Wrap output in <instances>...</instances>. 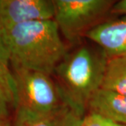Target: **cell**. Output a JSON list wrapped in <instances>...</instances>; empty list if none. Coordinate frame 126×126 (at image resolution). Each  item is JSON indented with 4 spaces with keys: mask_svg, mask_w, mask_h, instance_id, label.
<instances>
[{
    "mask_svg": "<svg viewBox=\"0 0 126 126\" xmlns=\"http://www.w3.org/2000/svg\"><path fill=\"white\" fill-rule=\"evenodd\" d=\"M4 44L11 67L51 75L67 54L54 20L15 25L4 30Z\"/></svg>",
    "mask_w": 126,
    "mask_h": 126,
    "instance_id": "obj_1",
    "label": "cell"
},
{
    "mask_svg": "<svg viewBox=\"0 0 126 126\" xmlns=\"http://www.w3.org/2000/svg\"><path fill=\"white\" fill-rule=\"evenodd\" d=\"M107 60L102 49L83 46L66 55L55 70L68 101L83 113L91 97L102 88Z\"/></svg>",
    "mask_w": 126,
    "mask_h": 126,
    "instance_id": "obj_2",
    "label": "cell"
},
{
    "mask_svg": "<svg viewBox=\"0 0 126 126\" xmlns=\"http://www.w3.org/2000/svg\"><path fill=\"white\" fill-rule=\"evenodd\" d=\"M12 69L18 90V107L44 114L64 105H71L58 83L52 79L51 75L18 67H12Z\"/></svg>",
    "mask_w": 126,
    "mask_h": 126,
    "instance_id": "obj_3",
    "label": "cell"
},
{
    "mask_svg": "<svg viewBox=\"0 0 126 126\" xmlns=\"http://www.w3.org/2000/svg\"><path fill=\"white\" fill-rule=\"evenodd\" d=\"M54 20L60 32L74 41L96 26L97 21L111 11L113 1L109 0H54Z\"/></svg>",
    "mask_w": 126,
    "mask_h": 126,
    "instance_id": "obj_4",
    "label": "cell"
},
{
    "mask_svg": "<svg viewBox=\"0 0 126 126\" xmlns=\"http://www.w3.org/2000/svg\"><path fill=\"white\" fill-rule=\"evenodd\" d=\"M0 14L4 30L20 23L54 20L53 0H0Z\"/></svg>",
    "mask_w": 126,
    "mask_h": 126,
    "instance_id": "obj_5",
    "label": "cell"
},
{
    "mask_svg": "<svg viewBox=\"0 0 126 126\" xmlns=\"http://www.w3.org/2000/svg\"><path fill=\"white\" fill-rule=\"evenodd\" d=\"M85 35L99 46L108 59L126 58V16L99 23Z\"/></svg>",
    "mask_w": 126,
    "mask_h": 126,
    "instance_id": "obj_6",
    "label": "cell"
},
{
    "mask_svg": "<svg viewBox=\"0 0 126 126\" xmlns=\"http://www.w3.org/2000/svg\"><path fill=\"white\" fill-rule=\"evenodd\" d=\"M83 114L70 104L44 114L34 113L18 107L14 126H80Z\"/></svg>",
    "mask_w": 126,
    "mask_h": 126,
    "instance_id": "obj_7",
    "label": "cell"
},
{
    "mask_svg": "<svg viewBox=\"0 0 126 126\" xmlns=\"http://www.w3.org/2000/svg\"><path fill=\"white\" fill-rule=\"evenodd\" d=\"M90 112L126 126V96L100 88L91 97L88 107Z\"/></svg>",
    "mask_w": 126,
    "mask_h": 126,
    "instance_id": "obj_8",
    "label": "cell"
},
{
    "mask_svg": "<svg viewBox=\"0 0 126 126\" xmlns=\"http://www.w3.org/2000/svg\"><path fill=\"white\" fill-rule=\"evenodd\" d=\"M8 55L0 49V121L9 119L11 108L16 109L18 95Z\"/></svg>",
    "mask_w": 126,
    "mask_h": 126,
    "instance_id": "obj_9",
    "label": "cell"
},
{
    "mask_svg": "<svg viewBox=\"0 0 126 126\" xmlns=\"http://www.w3.org/2000/svg\"><path fill=\"white\" fill-rule=\"evenodd\" d=\"M101 88L126 96V58L108 59Z\"/></svg>",
    "mask_w": 126,
    "mask_h": 126,
    "instance_id": "obj_10",
    "label": "cell"
},
{
    "mask_svg": "<svg viewBox=\"0 0 126 126\" xmlns=\"http://www.w3.org/2000/svg\"><path fill=\"white\" fill-rule=\"evenodd\" d=\"M80 126H126L113 121L97 113L90 112L84 116Z\"/></svg>",
    "mask_w": 126,
    "mask_h": 126,
    "instance_id": "obj_11",
    "label": "cell"
},
{
    "mask_svg": "<svg viewBox=\"0 0 126 126\" xmlns=\"http://www.w3.org/2000/svg\"><path fill=\"white\" fill-rule=\"evenodd\" d=\"M113 14H124L126 16V0H121L113 5L111 9Z\"/></svg>",
    "mask_w": 126,
    "mask_h": 126,
    "instance_id": "obj_12",
    "label": "cell"
},
{
    "mask_svg": "<svg viewBox=\"0 0 126 126\" xmlns=\"http://www.w3.org/2000/svg\"><path fill=\"white\" fill-rule=\"evenodd\" d=\"M4 27L3 25L1 18V14H0V49L4 50L7 54L4 44Z\"/></svg>",
    "mask_w": 126,
    "mask_h": 126,
    "instance_id": "obj_13",
    "label": "cell"
},
{
    "mask_svg": "<svg viewBox=\"0 0 126 126\" xmlns=\"http://www.w3.org/2000/svg\"><path fill=\"white\" fill-rule=\"evenodd\" d=\"M0 126H11V123L9 119L4 121H0Z\"/></svg>",
    "mask_w": 126,
    "mask_h": 126,
    "instance_id": "obj_14",
    "label": "cell"
}]
</instances>
